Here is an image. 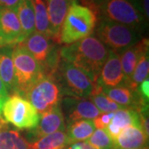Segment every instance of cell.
Instances as JSON below:
<instances>
[{
    "label": "cell",
    "mask_w": 149,
    "mask_h": 149,
    "mask_svg": "<svg viewBox=\"0 0 149 149\" xmlns=\"http://www.w3.org/2000/svg\"><path fill=\"white\" fill-rule=\"evenodd\" d=\"M0 149H28V144L18 131L7 126L0 132Z\"/></svg>",
    "instance_id": "obj_23"
},
{
    "label": "cell",
    "mask_w": 149,
    "mask_h": 149,
    "mask_svg": "<svg viewBox=\"0 0 149 149\" xmlns=\"http://www.w3.org/2000/svg\"><path fill=\"white\" fill-rule=\"evenodd\" d=\"M124 77L119 56L110 51L104 64L102 66L97 85L102 87H116L123 85Z\"/></svg>",
    "instance_id": "obj_13"
},
{
    "label": "cell",
    "mask_w": 149,
    "mask_h": 149,
    "mask_svg": "<svg viewBox=\"0 0 149 149\" xmlns=\"http://www.w3.org/2000/svg\"><path fill=\"white\" fill-rule=\"evenodd\" d=\"M8 97H9V93L8 91V89L4 85V83L0 79V108L1 109Z\"/></svg>",
    "instance_id": "obj_31"
},
{
    "label": "cell",
    "mask_w": 149,
    "mask_h": 149,
    "mask_svg": "<svg viewBox=\"0 0 149 149\" xmlns=\"http://www.w3.org/2000/svg\"><path fill=\"white\" fill-rule=\"evenodd\" d=\"M22 0H0V11L16 9Z\"/></svg>",
    "instance_id": "obj_30"
},
{
    "label": "cell",
    "mask_w": 149,
    "mask_h": 149,
    "mask_svg": "<svg viewBox=\"0 0 149 149\" xmlns=\"http://www.w3.org/2000/svg\"><path fill=\"white\" fill-rule=\"evenodd\" d=\"M145 52H148V40L141 39L139 42L118 55L124 77V85H128L130 81L139 58Z\"/></svg>",
    "instance_id": "obj_16"
},
{
    "label": "cell",
    "mask_w": 149,
    "mask_h": 149,
    "mask_svg": "<svg viewBox=\"0 0 149 149\" xmlns=\"http://www.w3.org/2000/svg\"><path fill=\"white\" fill-rule=\"evenodd\" d=\"M149 56L148 52H145L140 56L137 65L134 69L132 78L126 86L132 91H137V88L140 83L146 79H148Z\"/></svg>",
    "instance_id": "obj_25"
},
{
    "label": "cell",
    "mask_w": 149,
    "mask_h": 149,
    "mask_svg": "<svg viewBox=\"0 0 149 149\" xmlns=\"http://www.w3.org/2000/svg\"><path fill=\"white\" fill-rule=\"evenodd\" d=\"M65 130L64 115L58 104L40 114L39 122L37 127L32 129L31 134L37 140L48 134Z\"/></svg>",
    "instance_id": "obj_11"
},
{
    "label": "cell",
    "mask_w": 149,
    "mask_h": 149,
    "mask_svg": "<svg viewBox=\"0 0 149 149\" xmlns=\"http://www.w3.org/2000/svg\"><path fill=\"white\" fill-rule=\"evenodd\" d=\"M137 92L139 96L146 103H148L149 99V80L146 79L142 83H140L137 88Z\"/></svg>",
    "instance_id": "obj_28"
},
{
    "label": "cell",
    "mask_w": 149,
    "mask_h": 149,
    "mask_svg": "<svg viewBox=\"0 0 149 149\" xmlns=\"http://www.w3.org/2000/svg\"><path fill=\"white\" fill-rule=\"evenodd\" d=\"M148 1L149 0H140V3H141V7H142V9L143 12V14L146 19L148 21L149 17V8H148Z\"/></svg>",
    "instance_id": "obj_33"
},
{
    "label": "cell",
    "mask_w": 149,
    "mask_h": 149,
    "mask_svg": "<svg viewBox=\"0 0 149 149\" xmlns=\"http://www.w3.org/2000/svg\"><path fill=\"white\" fill-rule=\"evenodd\" d=\"M114 113H100V114L94 118V123L97 129H105L111 122Z\"/></svg>",
    "instance_id": "obj_27"
},
{
    "label": "cell",
    "mask_w": 149,
    "mask_h": 149,
    "mask_svg": "<svg viewBox=\"0 0 149 149\" xmlns=\"http://www.w3.org/2000/svg\"><path fill=\"white\" fill-rule=\"evenodd\" d=\"M99 17L131 27L141 33L148 25L140 0H108L99 9Z\"/></svg>",
    "instance_id": "obj_3"
},
{
    "label": "cell",
    "mask_w": 149,
    "mask_h": 149,
    "mask_svg": "<svg viewBox=\"0 0 149 149\" xmlns=\"http://www.w3.org/2000/svg\"><path fill=\"white\" fill-rule=\"evenodd\" d=\"M110 50L95 35L60 48L62 60L83 71L95 85Z\"/></svg>",
    "instance_id": "obj_1"
},
{
    "label": "cell",
    "mask_w": 149,
    "mask_h": 149,
    "mask_svg": "<svg viewBox=\"0 0 149 149\" xmlns=\"http://www.w3.org/2000/svg\"><path fill=\"white\" fill-rule=\"evenodd\" d=\"M27 144L28 149H64L69 146L70 143L65 131H58Z\"/></svg>",
    "instance_id": "obj_20"
},
{
    "label": "cell",
    "mask_w": 149,
    "mask_h": 149,
    "mask_svg": "<svg viewBox=\"0 0 149 149\" xmlns=\"http://www.w3.org/2000/svg\"><path fill=\"white\" fill-rule=\"evenodd\" d=\"M16 13L21 25L22 34L26 39L35 31V13L32 0H22L16 8Z\"/></svg>",
    "instance_id": "obj_19"
},
{
    "label": "cell",
    "mask_w": 149,
    "mask_h": 149,
    "mask_svg": "<svg viewBox=\"0 0 149 149\" xmlns=\"http://www.w3.org/2000/svg\"><path fill=\"white\" fill-rule=\"evenodd\" d=\"M73 0H44L55 42H60V32Z\"/></svg>",
    "instance_id": "obj_15"
},
{
    "label": "cell",
    "mask_w": 149,
    "mask_h": 149,
    "mask_svg": "<svg viewBox=\"0 0 149 149\" xmlns=\"http://www.w3.org/2000/svg\"><path fill=\"white\" fill-rule=\"evenodd\" d=\"M67 149H96L93 146H91L87 141H82V142H77L74 143L70 144Z\"/></svg>",
    "instance_id": "obj_32"
},
{
    "label": "cell",
    "mask_w": 149,
    "mask_h": 149,
    "mask_svg": "<svg viewBox=\"0 0 149 149\" xmlns=\"http://www.w3.org/2000/svg\"><path fill=\"white\" fill-rule=\"evenodd\" d=\"M7 123H11L18 129H33L39 122V113L32 104L18 95L8 98L2 107Z\"/></svg>",
    "instance_id": "obj_7"
},
{
    "label": "cell",
    "mask_w": 149,
    "mask_h": 149,
    "mask_svg": "<svg viewBox=\"0 0 149 149\" xmlns=\"http://www.w3.org/2000/svg\"><path fill=\"white\" fill-rule=\"evenodd\" d=\"M95 36L118 55L142 39L141 33L136 30L104 17H99L97 20Z\"/></svg>",
    "instance_id": "obj_4"
},
{
    "label": "cell",
    "mask_w": 149,
    "mask_h": 149,
    "mask_svg": "<svg viewBox=\"0 0 149 149\" xmlns=\"http://www.w3.org/2000/svg\"><path fill=\"white\" fill-rule=\"evenodd\" d=\"M139 149H148V147H144V148H139Z\"/></svg>",
    "instance_id": "obj_36"
},
{
    "label": "cell",
    "mask_w": 149,
    "mask_h": 149,
    "mask_svg": "<svg viewBox=\"0 0 149 149\" xmlns=\"http://www.w3.org/2000/svg\"><path fill=\"white\" fill-rule=\"evenodd\" d=\"M75 1H77V2H79V1H80V3H81V4H83V3H85V0H75Z\"/></svg>",
    "instance_id": "obj_35"
},
{
    "label": "cell",
    "mask_w": 149,
    "mask_h": 149,
    "mask_svg": "<svg viewBox=\"0 0 149 149\" xmlns=\"http://www.w3.org/2000/svg\"><path fill=\"white\" fill-rule=\"evenodd\" d=\"M86 141L96 149L114 148V142L104 129H95V131Z\"/></svg>",
    "instance_id": "obj_26"
},
{
    "label": "cell",
    "mask_w": 149,
    "mask_h": 149,
    "mask_svg": "<svg viewBox=\"0 0 149 149\" xmlns=\"http://www.w3.org/2000/svg\"><path fill=\"white\" fill-rule=\"evenodd\" d=\"M129 126H139L142 128L140 114L134 109L123 108L115 111L111 122L104 130L112 140L115 142L119 133Z\"/></svg>",
    "instance_id": "obj_14"
},
{
    "label": "cell",
    "mask_w": 149,
    "mask_h": 149,
    "mask_svg": "<svg viewBox=\"0 0 149 149\" xmlns=\"http://www.w3.org/2000/svg\"><path fill=\"white\" fill-rule=\"evenodd\" d=\"M95 129L94 121L91 119H80L70 123L66 133L70 145L77 142L86 141Z\"/></svg>",
    "instance_id": "obj_21"
},
{
    "label": "cell",
    "mask_w": 149,
    "mask_h": 149,
    "mask_svg": "<svg viewBox=\"0 0 149 149\" xmlns=\"http://www.w3.org/2000/svg\"><path fill=\"white\" fill-rule=\"evenodd\" d=\"M90 100H92V103L101 113H114L123 109L122 106L107 97L102 91V86L97 84L95 85L94 91L90 96Z\"/></svg>",
    "instance_id": "obj_24"
},
{
    "label": "cell",
    "mask_w": 149,
    "mask_h": 149,
    "mask_svg": "<svg viewBox=\"0 0 149 149\" xmlns=\"http://www.w3.org/2000/svg\"><path fill=\"white\" fill-rule=\"evenodd\" d=\"M108 0H85V3L82 5H85L88 8H90L98 17L99 9L100 8L104 3H105Z\"/></svg>",
    "instance_id": "obj_29"
},
{
    "label": "cell",
    "mask_w": 149,
    "mask_h": 149,
    "mask_svg": "<svg viewBox=\"0 0 149 149\" xmlns=\"http://www.w3.org/2000/svg\"><path fill=\"white\" fill-rule=\"evenodd\" d=\"M61 92L53 78L44 75L26 92L27 98L38 113H42L59 104Z\"/></svg>",
    "instance_id": "obj_8"
},
{
    "label": "cell",
    "mask_w": 149,
    "mask_h": 149,
    "mask_svg": "<svg viewBox=\"0 0 149 149\" xmlns=\"http://www.w3.org/2000/svg\"><path fill=\"white\" fill-rule=\"evenodd\" d=\"M148 138L143 128L139 126H129L124 128L114 142L113 149H139L146 147Z\"/></svg>",
    "instance_id": "obj_17"
},
{
    "label": "cell",
    "mask_w": 149,
    "mask_h": 149,
    "mask_svg": "<svg viewBox=\"0 0 149 149\" xmlns=\"http://www.w3.org/2000/svg\"><path fill=\"white\" fill-rule=\"evenodd\" d=\"M14 47H0V79L4 83L8 93L17 95V83L13 61Z\"/></svg>",
    "instance_id": "obj_18"
},
{
    "label": "cell",
    "mask_w": 149,
    "mask_h": 149,
    "mask_svg": "<svg viewBox=\"0 0 149 149\" xmlns=\"http://www.w3.org/2000/svg\"><path fill=\"white\" fill-rule=\"evenodd\" d=\"M103 93L111 100L117 103L124 109H131L141 112L148 109V103L139 96L137 91H132L126 85H122L116 87H102Z\"/></svg>",
    "instance_id": "obj_12"
},
{
    "label": "cell",
    "mask_w": 149,
    "mask_h": 149,
    "mask_svg": "<svg viewBox=\"0 0 149 149\" xmlns=\"http://www.w3.org/2000/svg\"><path fill=\"white\" fill-rule=\"evenodd\" d=\"M55 77L61 95L88 99L95 88V84L83 71L62 59L52 78Z\"/></svg>",
    "instance_id": "obj_5"
},
{
    "label": "cell",
    "mask_w": 149,
    "mask_h": 149,
    "mask_svg": "<svg viewBox=\"0 0 149 149\" xmlns=\"http://www.w3.org/2000/svg\"><path fill=\"white\" fill-rule=\"evenodd\" d=\"M7 126H8V123L6 122L5 120L0 116V132H1L3 128H6Z\"/></svg>",
    "instance_id": "obj_34"
},
{
    "label": "cell",
    "mask_w": 149,
    "mask_h": 149,
    "mask_svg": "<svg viewBox=\"0 0 149 149\" xmlns=\"http://www.w3.org/2000/svg\"><path fill=\"white\" fill-rule=\"evenodd\" d=\"M24 40L15 9L0 11V47H15Z\"/></svg>",
    "instance_id": "obj_10"
},
{
    "label": "cell",
    "mask_w": 149,
    "mask_h": 149,
    "mask_svg": "<svg viewBox=\"0 0 149 149\" xmlns=\"http://www.w3.org/2000/svg\"><path fill=\"white\" fill-rule=\"evenodd\" d=\"M13 61L17 83V95L23 98L24 95L44 74L42 65L21 44L13 50Z\"/></svg>",
    "instance_id": "obj_6"
},
{
    "label": "cell",
    "mask_w": 149,
    "mask_h": 149,
    "mask_svg": "<svg viewBox=\"0 0 149 149\" xmlns=\"http://www.w3.org/2000/svg\"><path fill=\"white\" fill-rule=\"evenodd\" d=\"M35 13V32L53 40L47 7L44 0H32Z\"/></svg>",
    "instance_id": "obj_22"
},
{
    "label": "cell",
    "mask_w": 149,
    "mask_h": 149,
    "mask_svg": "<svg viewBox=\"0 0 149 149\" xmlns=\"http://www.w3.org/2000/svg\"><path fill=\"white\" fill-rule=\"evenodd\" d=\"M1 111H2V109L0 108V113H1Z\"/></svg>",
    "instance_id": "obj_37"
},
{
    "label": "cell",
    "mask_w": 149,
    "mask_h": 149,
    "mask_svg": "<svg viewBox=\"0 0 149 149\" xmlns=\"http://www.w3.org/2000/svg\"><path fill=\"white\" fill-rule=\"evenodd\" d=\"M98 17L90 8L73 0L60 32V42L72 44L95 31Z\"/></svg>",
    "instance_id": "obj_2"
},
{
    "label": "cell",
    "mask_w": 149,
    "mask_h": 149,
    "mask_svg": "<svg viewBox=\"0 0 149 149\" xmlns=\"http://www.w3.org/2000/svg\"><path fill=\"white\" fill-rule=\"evenodd\" d=\"M60 107L69 124L80 119H94L100 113L87 98L65 96Z\"/></svg>",
    "instance_id": "obj_9"
}]
</instances>
